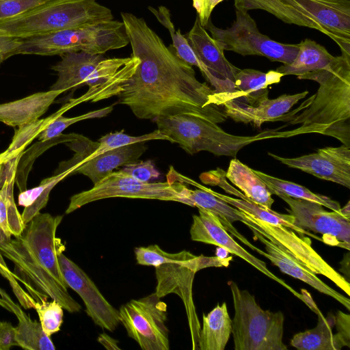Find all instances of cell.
<instances>
[{
  "mask_svg": "<svg viewBox=\"0 0 350 350\" xmlns=\"http://www.w3.org/2000/svg\"><path fill=\"white\" fill-rule=\"evenodd\" d=\"M8 295L0 288V305L11 312L9 305L5 301V299Z\"/></svg>",
  "mask_w": 350,
  "mask_h": 350,
  "instance_id": "obj_51",
  "label": "cell"
},
{
  "mask_svg": "<svg viewBox=\"0 0 350 350\" xmlns=\"http://www.w3.org/2000/svg\"><path fill=\"white\" fill-rule=\"evenodd\" d=\"M198 213L193 215V221L189 231L192 241L214 245L225 249L228 253L235 254L270 279L278 282L305 303L302 294L297 292L284 280L275 275L268 269L264 261L257 258L242 247L226 231L215 215L202 208H198Z\"/></svg>",
  "mask_w": 350,
  "mask_h": 350,
  "instance_id": "obj_16",
  "label": "cell"
},
{
  "mask_svg": "<svg viewBox=\"0 0 350 350\" xmlns=\"http://www.w3.org/2000/svg\"><path fill=\"white\" fill-rule=\"evenodd\" d=\"M245 220L265 237L286 250L315 274L325 276L347 295H350L349 282L332 268L312 247L307 237H298L291 229L267 223L243 212Z\"/></svg>",
  "mask_w": 350,
  "mask_h": 350,
  "instance_id": "obj_13",
  "label": "cell"
},
{
  "mask_svg": "<svg viewBox=\"0 0 350 350\" xmlns=\"http://www.w3.org/2000/svg\"><path fill=\"white\" fill-rule=\"evenodd\" d=\"M306 15L340 47L350 53V0H281Z\"/></svg>",
  "mask_w": 350,
  "mask_h": 350,
  "instance_id": "obj_17",
  "label": "cell"
},
{
  "mask_svg": "<svg viewBox=\"0 0 350 350\" xmlns=\"http://www.w3.org/2000/svg\"><path fill=\"white\" fill-rule=\"evenodd\" d=\"M49 0H0V21L12 18Z\"/></svg>",
  "mask_w": 350,
  "mask_h": 350,
  "instance_id": "obj_43",
  "label": "cell"
},
{
  "mask_svg": "<svg viewBox=\"0 0 350 350\" xmlns=\"http://www.w3.org/2000/svg\"><path fill=\"white\" fill-rule=\"evenodd\" d=\"M234 310L232 334L235 350H286L282 341L284 316L260 308L247 290L228 282Z\"/></svg>",
  "mask_w": 350,
  "mask_h": 350,
  "instance_id": "obj_7",
  "label": "cell"
},
{
  "mask_svg": "<svg viewBox=\"0 0 350 350\" xmlns=\"http://www.w3.org/2000/svg\"><path fill=\"white\" fill-rule=\"evenodd\" d=\"M10 158L7 156L5 151L0 153V187L2 185V182L4 177L5 163L7 160Z\"/></svg>",
  "mask_w": 350,
  "mask_h": 350,
  "instance_id": "obj_50",
  "label": "cell"
},
{
  "mask_svg": "<svg viewBox=\"0 0 350 350\" xmlns=\"http://www.w3.org/2000/svg\"><path fill=\"white\" fill-rule=\"evenodd\" d=\"M231 260L232 256L221 258L217 256H196L185 250L180 259L155 267V293L160 298L174 293L182 299L186 310L193 350L198 349L200 330L192 293L195 274L200 269L210 267H228Z\"/></svg>",
  "mask_w": 350,
  "mask_h": 350,
  "instance_id": "obj_8",
  "label": "cell"
},
{
  "mask_svg": "<svg viewBox=\"0 0 350 350\" xmlns=\"http://www.w3.org/2000/svg\"><path fill=\"white\" fill-rule=\"evenodd\" d=\"M283 76L276 70L263 72L250 68L240 69L234 80V92L227 101L234 100L255 106L269 98L267 87L279 83Z\"/></svg>",
  "mask_w": 350,
  "mask_h": 350,
  "instance_id": "obj_28",
  "label": "cell"
},
{
  "mask_svg": "<svg viewBox=\"0 0 350 350\" xmlns=\"http://www.w3.org/2000/svg\"><path fill=\"white\" fill-rule=\"evenodd\" d=\"M289 206L286 211L294 218V224L306 231L323 234L324 243L349 250L350 219L340 211H327L321 204L308 200L278 196Z\"/></svg>",
  "mask_w": 350,
  "mask_h": 350,
  "instance_id": "obj_14",
  "label": "cell"
},
{
  "mask_svg": "<svg viewBox=\"0 0 350 350\" xmlns=\"http://www.w3.org/2000/svg\"><path fill=\"white\" fill-rule=\"evenodd\" d=\"M58 260L64 279L68 286L81 298L85 312L93 322L109 332L114 331L119 323V312L103 295L94 282L75 262L63 252Z\"/></svg>",
  "mask_w": 350,
  "mask_h": 350,
  "instance_id": "obj_15",
  "label": "cell"
},
{
  "mask_svg": "<svg viewBox=\"0 0 350 350\" xmlns=\"http://www.w3.org/2000/svg\"><path fill=\"white\" fill-rule=\"evenodd\" d=\"M70 174L68 171L54 174L48 178V183L42 193L40 197L29 206L25 207L21 214L23 223L27 224L40 211L44 208L49 201V194L53 188L62 180Z\"/></svg>",
  "mask_w": 350,
  "mask_h": 350,
  "instance_id": "obj_41",
  "label": "cell"
},
{
  "mask_svg": "<svg viewBox=\"0 0 350 350\" xmlns=\"http://www.w3.org/2000/svg\"><path fill=\"white\" fill-rule=\"evenodd\" d=\"M254 172L263 180L272 194L285 195L293 198L314 202L332 211H340V204L327 196L314 193L308 188L297 183L282 180L258 170Z\"/></svg>",
  "mask_w": 350,
  "mask_h": 350,
  "instance_id": "obj_36",
  "label": "cell"
},
{
  "mask_svg": "<svg viewBox=\"0 0 350 350\" xmlns=\"http://www.w3.org/2000/svg\"><path fill=\"white\" fill-rule=\"evenodd\" d=\"M132 49L139 63L118 95L139 119L188 114L221 123L228 116L218 94L196 77L193 67L176 54L143 18L121 12Z\"/></svg>",
  "mask_w": 350,
  "mask_h": 350,
  "instance_id": "obj_1",
  "label": "cell"
},
{
  "mask_svg": "<svg viewBox=\"0 0 350 350\" xmlns=\"http://www.w3.org/2000/svg\"><path fill=\"white\" fill-rule=\"evenodd\" d=\"M297 78L317 82L319 89L300 113L282 118L288 124H301L304 134L331 136L350 147V53H341L325 68Z\"/></svg>",
  "mask_w": 350,
  "mask_h": 350,
  "instance_id": "obj_3",
  "label": "cell"
},
{
  "mask_svg": "<svg viewBox=\"0 0 350 350\" xmlns=\"http://www.w3.org/2000/svg\"><path fill=\"white\" fill-rule=\"evenodd\" d=\"M340 213L347 217V219H350V202L349 201L347 204L343 207L340 208Z\"/></svg>",
  "mask_w": 350,
  "mask_h": 350,
  "instance_id": "obj_52",
  "label": "cell"
},
{
  "mask_svg": "<svg viewBox=\"0 0 350 350\" xmlns=\"http://www.w3.org/2000/svg\"><path fill=\"white\" fill-rule=\"evenodd\" d=\"M63 92L49 90L0 104V122L18 127L36 120L46 113L55 98Z\"/></svg>",
  "mask_w": 350,
  "mask_h": 350,
  "instance_id": "obj_25",
  "label": "cell"
},
{
  "mask_svg": "<svg viewBox=\"0 0 350 350\" xmlns=\"http://www.w3.org/2000/svg\"><path fill=\"white\" fill-rule=\"evenodd\" d=\"M308 94V91H304L295 94H283L274 99L268 98L255 106L229 100L225 102L223 107L228 118L237 122L252 123L260 128L266 122L280 120Z\"/></svg>",
  "mask_w": 350,
  "mask_h": 350,
  "instance_id": "obj_23",
  "label": "cell"
},
{
  "mask_svg": "<svg viewBox=\"0 0 350 350\" xmlns=\"http://www.w3.org/2000/svg\"><path fill=\"white\" fill-rule=\"evenodd\" d=\"M235 20L226 29L213 25L210 19L204 27L211 37L217 40L224 51H233L241 55H260L272 62L289 64L295 58L299 44H284L262 33L256 21L248 12L235 10Z\"/></svg>",
  "mask_w": 350,
  "mask_h": 350,
  "instance_id": "obj_9",
  "label": "cell"
},
{
  "mask_svg": "<svg viewBox=\"0 0 350 350\" xmlns=\"http://www.w3.org/2000/svg\"><path fill=\"white\" fill-rule=\"evenodd\" d=\"M184 251L169 253L163 250L158 245H150L147 247H135L134 253L137 264L152 266L155 268L162 264L180 259Z\"/></svg>",
  "mask_w": 350,
  "mask_h": 350,
  "instance_id": "obj_40",
  "label": "cell"
},
{
  "mask_svg": "<svg viewBox=\"0 0 350 350\" xmlns=\"http://www.w3.org/2000/svg\"><path fill=\"white\" fill-rule=\"evenodd\" d=\"M62 219L63 215L40 212L18 237L0 243V252L13 262L15 279L34 302L51 299L68 312H79L81 306L68 291L57 257L65 250L56 236Z\"/></svg>",
  "mask_w": 350,
  "mask_h": 350,
  "instance_id": "obj_2",
  "label": "cell"
},
{
  "mask_svg": "<svg viewBox=\"0 0 350 350\" xmlns=\"http://www.w3.org/2000/svg\"><path fill=\"white\" fill-rule=\"evenodd\" d=\"M148 8L157 21L168 30L172 40V46L176 55L189 65L195 66L200 69L206 81L213 87L220 100L228 97L230 91L227 87L210 72L198 59L185 36L181 33L179 29L178 30L175 29L170 10L163 5L159 6L157 9L152 6H148Z\"/></svg>",
  "mask_w": 350,
  "mask_h": 350,
  "instance_id": "obj_26",
  "label": "cell"
},
{
  "mask_svg": "<svg viewBox=\"0 0 350 350\" xmlns=\"http://www.w3.org/2000/svg\"><path fill=\"white\" fill-rule=\"evenodd\" d=\"M310 308L318 315L317 325L294 335L291 345L299 350H340L345 346L344 343L337 334H333L332 330L335 317L325 318L314 301Z\"/></svg>",
  "mask_w": 350,
  "mask_h": 350,
  "instance_id": "obj_29",
  "label": "cell"
},
{
  "mask_svg": "<svg viewBox=\"0 0 350 350\" xmlns=\"http://www.w3.org/2000/svg\"><path fill=\"white\" fill-rule=\"evenodd\" d=\"M22 40L9 37H0V64L16 55Z\"/></svg>",
  "mask_w": 350,
  "mask_h": 350,
  "instance_id": "obj_48",
  "label": "cell"
},
{
  "mask_svg": "<svg viewBox=\"0 0 350 350\" xmlns=\"http://www.w3.org/2000/svg\"><path fill=\"white\" fill-rule=\"evenodd\" d=\"M185 186L178 182L143 183L120 170L112 172L92 189L73 195L65 213L69 214L89 203L110 198L174 201L188 205L183 194Z\"/></svg>",
  "mask_w": 350,
  "mask_h": 350,
  "instance_id": "obj_10",
  "label": "cell"
},
{
  "mask_svg": "<svg viewBox=\"0 0 350 350\" xmlns=\"http://www.w3.org/2000/svg\"><path fill=\"white\" fill-rule=\"evenodd\" d=\"M334 57L323 46L306 38L299 43V51L293 61L289 64L279 66L276 71L284 76L299 77L325 68Z\"/></svg>",
  "mask_w": 350,
  "mask_h": 350,
  "instance_id": "obj_32",
  "label": "cell"
},
{
  "mask_svg": "<svg viewBox=\"0 0 350 350\" xmlns=\"http://www.w3.org/2000/svg\"><path fill=\"white\" fill-rule=\"evenodd\" d=\"M77 105L75 100L71 99L57 111L55 118L38 135L37 138L39 141L44 142L59 137L66 129L77 122L86 119L103 118L113 110V106H109L75 117L67 118L62 116L64 112Z\"/></svg>",
  "mask_w": 350,
  "mask_h": 350,
  "instance_id": "obj_37",
  "label": "cell"
},
{
  "mask_svg": "<svg viewBox=\"0 0 350 350\" xmlns=\"http://www.w3.org/2000/svg\"><path fill=\"white\" fill-rule=\"evenodd\" d=\"M98 341L107 349H121V348L118 346V341L105 333L99 334L98 337Z\"/></svg>",
  "mask_w": 350,
  "mask_h": 350,
  "instance_id": "obj_49",
  "label": "cell"
},
{
  "mask_svg": "<svg viewBox=\"0 0 350 350\" xmlns=\"http://www.w3.org/2000/svg\"><path fill=\"white\" fill-rule=\"evenodd\" d=\"M201 181L206 185H217L221 187L226 193L234 195L241 199L248 200L245 196L237 190L232 186L230 185L226 180V172L221 169L217 168L202 173L200 176ZM249 201V200H248Z\"/></svg>",
  "mask_w": 350,
  "mask_h": 350,
  "instance_id": "obj_44",
  "label": "cell"
},
{
  "mask_svg": "<svg viewBox=\"0 0 350 350\" xmlns=\"http://www.w3.org/2000/svg\"><path fill=\"white\" fill-rule=\"evenodd\" d=\"M280 163L319 178L350 188V147H325L316 152L295 158H284L268 152Z\"/></svg>",
  "mask_w": 350,
  "mask_h": 350,
  "instance_id": "obj_18",
  "label": "cell"
},
{
  "mask_svg": "<svg viewBox=\"0 0 350 350\" xmlns=\"http://www.w3.org/2000/svg\"><path fill=\"white\" fill-rule=\"evenodd\" d=\"M113 20L111 10L96 0H49L0 21V37L24 40L55 31Z\"/></svg>",
  "mask_w": 350,
  "mask_h": 350,
  "instance_id": "obj_4",
  "label": "cell"
},
{
  "mask_svg": "<svg viewBox=\"0 0 350 350\" xmlns=\"http://www.w3.org/2000/svg\"><path fill=\"white\" fill-rule=\"evenodd\" d=\"M167 140L172 143L171 139L162 133L159 129L141 136H131L123 131L110 133L103 136L98 142H94L80 135H75L72 140L66 142V145L75 152L74 157L59 163L54 174L68 171L72 174L75 170L83 163L112 149L126 145L150 140Z\"/></svg>",
  "mask_w": 350,
  "mask_h": 350,
  "instance_id": "obj_20",
  "label": "cell"
},
{
  "mask_svg": "<svg viewBox=\"0 0 350 350\" xmlns=\"http://www.w3.org/2000/svg\"><path fill=\"white\" fill-rule=\"evenodd\" d=\"M119 319L143 350H169L167 304L155 293L122 305Z\"/></svg>",
  "mask_w": 350,
  "mask_h": 350,
  "instance_id": "obj_11",
  "label": "cell"
},
{
  "mask_svg": "<svg viewBox=\"0 0 350 350\" xmlns=\"http://www.w3.org/2000/svg\"><path fill=\"white\" fill-rule=\"evenodd\" d=\"M120 170L130 177L143 183H149L159 177L160 173L151 160L131 162L122 165Z\"/></svg>",
  "mask_w": 350,
  "mask_h": 350,
  "instance_id": "obj_42",
  "label": "cell"
},
{
  "mask_svg": "<svg viewBox=\"0 0 350 350\" xmlns=\"http://www.w3.org/2000/svg\"><path fill=\"white\" fill-rule=\"evenodd\" d=\"M144 142L131 144L107 151L81 164L75 170L73 174H82L95 184L118 167L136 161L146 150Z\"/></svg>",
  "mask_w": 350,
  "mask_h": 350,
  "instance_id": "obj_27",
  "label": "cell"
},
{
  "mask_svg": "<svg viewBox=\"0 0 350 350\" xmlns=\"http://www.w3.org/2000/svg\"><path fill=\"white\" fill-rule=\"evenodd\" d=\"M228 254V252L227 250L220 247H218L216 250V256L221 258L227 257Z\"/></svg>",
  "mask_w": 350,
  "mask_h": 350,
  "instance_id": "obj_53",
  "label": "cell"
},
{
  "mask_svg": "<svg viewBox=\"0 0 350 350\" xmlns=\"http://www.w3.org/2000/svg\"><path fill=\"white\" fill-rule=\"evenodd\" d=\"M158 129L187 153L207 151L217 156L235 157L243 147L256 141L301 135L299 129L265 130L252 136H239L224 131L216 123L188 115L175 114L155 120Z\"/></svg>",
  "mask_w": 350,
  "mask_h": 350,
  "instance_id": "obj_5",
  "label": "cell"
},
{
  "mask_svg": "<svg viewBox=\"0 0 350 350\" xmlns=\"http://www.w3.org/2000/svg\"><path fill=\"white\" fill-rule=\"evenodd\" d=\"M18 346L16 340V327L7 321H0V350H9Z\"/></svg>",
  "mask_w": 350,
  "mask_h": 350,
  "instance_id": "obj_47",
  "label": "cell"
},
{
  "mask_svg": "<svg viewBox=\"0 0 350 350\" xmlns=\"http://www.w3.org/2000/svg\"><path fill=\"white\" fill-rule=\"evenodd\" d=\"M208 190L219 199L226 202L228 204L237 208V209L247 213L255 218L271 224L275 226H282L287 228L295 230L301 237L309 235L315 239L323 241L322 239L314 235L309 231L303 230L294 224V218L291 214H282L277 213L271 208H267L258 205L254 202L243 200L241 198H234L218 192H216L209 188Z\"/></svg>",
  "mask_w": 350,
  "mask_h": 350,
  "instance_id": "obj_35",
  "label": "cell"
},
{
  "mask_svg": "<svg viewBox=\"0 0 350 350\" xmlns=\"http://www.w3.org/2000/svg\"><path fill=\"white\" fill-rule=\"evenodd\" d=\"M23 152L11 157L5 163L4 177L0 187V243L10 239L12 236L18 237L26 226L14 198L16 172Z\"/></svg>",
  "mask_w": 350,
  "mask_h": 350,
  "instance_id": "obj_24",
  "label": "cell"
},
{
  "mask_svg": "<svg viewBox=\"0 0 350 350\" xmlns=\"http://www.w3.org/2000/svg\"><path fill=\"white\" fill-rule=\"evenodd\" d=\"M166 177L167 181L170 183L178 182L196 187L198 189L194 190L189 189L186 185L183 188V194L187 200L188 205L202 208L211 212L219 219L230 235L235 237L252 250L263 255L265 252L253 245L232 226L234 221H240L243 223L245 221V217L243 211L219 199L211 193L207 187L178 172L173 166H170Z\"/></svg>",
  "mask_w": 350,
  "mask_h": 350,
  "instance_id": "obj_19",
  "label": "cell"
},
{
  "mask_svg": "<svg viewBox=\"0 0 350 350\" xmlns=\"http://www.w3.org/2000/svg\"><path fill=\"white\" fill-rule=\"evenodd\" d=\"M226 178L238 187L249 201L271 208L274 202L272 193L254 170L233 159L226 172Z\"/></svg>",
  "mask_w": 350,
  "mask_h": 350,
  "instance_id": "obj_31",
  "label": "cell"
},
{
  "mask_svg": "<svg viewBox=\"0 0 350 350\" xmlns=\"http://www.w3.org/2000/svg\"><path fill=\"white\" fill-rule=\"evenodd\" d=\"M224 0H193V7L202 27H204L211 19L214 8Z\"/></svg>",
  "mask_w": 350,
  "mask_h": 350,
  "instance_id": "obj_45",
  "label": "cell"
},
{
  "mask_svg": "<svg viewBox=\"0 0 350 350\" xmlns=\"http://www.w3.org/2000/svg\"><path fill=\"white\" fill-rule=\"evenodd\" d=\"M131 59L105 58L103 54L83 51L64 54L62 59L51 67L58 77L50 90L64 92L82 85L92 87L104 83Z\"/></svg>",
  "mask_w": 350,
  "mask_h": 350,
  "instance_id": "obj_12",
  "label": "cell"
},
{
  "mask_svg": "<svg viewBox=\"0 0 350 350\" xmlns=\"http://www.w3.org/2000/svg\"><path fill=\"white\" fill-rule=\"evenodd\" d=\"M5 301L11 312L18 318V324L16 327V340L18 346L28 350H54L55 347L42 329L40 323L32 320L9 297Z\"/></svg>",
  "mask_w": 350,
  "mask_h": 350,
  "instance_id": "obj_34",
  "label": "cell"
},
{
  "mask_svg": "<svg viewBox=\"0 0 350 350\" xmlns=\"http://www.w3.org/2000/svg\"><path fill=\"white\" fill-rule=\"evenodd\" d=\"M235 10L248 12L262 10L288 24L314 29L326 35L323 28L314 21L281 0H234Z\"/></svg>",
  "mask_w": 350,
  "mask_h": 350,
  "instance_id": "obj_33",
  "label": "cell"
},
{
  "mask_svg": "<svg viewBox=\"0 0 350 350\" xmlns=\"http://www.w3.org/2000/svg\"><path fill=\"white\" fill-rule=\"evenodd\" d=\"M185 37L198 59L229 90L230 94L225 102L227 101L234 92V80L240 69L226 58L221 45L201 25L198 16Z\"/></svg>",
  "mask_w": 350,
  "mask_h": 350,
  "instance_id": "obj_21",
  "label": "cell"
},
{
  "mask_svg": "<svg viewBox=\"0 0 350 350\" xmlns=\"http://www.w3.org/2000/svg\"><path fill=\"white\" fill-rule=\"evenodd\" d=\"M129 44L123 22L113 20L22 40L16 55L62 56L79 51L103 55Z\"/></svg>",
  "mask_w": 350,
  "mask_h": 350,
  "instance_id": "obj_6",
  "label": "cell"
},
{
  "mask_svg": "<svg viewBox=\"0 0 350 350\" xmlns=\"http://www.w3.org/2000/svg\"><path fill=\"white\" fill-rule=\"evenodd\" d=\"M253 232L254 239L260 241L265 246L266 252L262 256L271 260L280 270L287 275L300 280L309 284L318 291L332 297L345 307L350 310V300L336 291L321 280L316 274L286 250L280 247L273 241L265 237L251 224L243 222Z\"/></svg>",
  "mask_w": 350,
  "mask_h": 350,
  "instance_id": "obj_22",
  "label": "cell"
},
{
  "mask_svg": "<svg viewBox=\"0 0 350 350\" xmlns=\"http://www.w3.org/2000/svg\"><path fill=\"white\" fill-rule=\"evenodd\" d=\"M232 334V319L226 304H217L206 315L203 314L198 349L224 350Z\"/></svg>",
  "mask_w": 350,
  "mask_h": 350,
  "instance_id": "obj_30",
  "label": "cell"
},
{
  "mask_svg": "<svg viewBox=\"0 0 350 350\" xmlns=\"http://www.w3.org/2000/svg\"><path fill=\"white\" fill-rule=\"evenodd\" d=\"M38 315L40 323L44 333L51 336L59 331L63 323V308L59 302L51 299V301L35 302L33 308Z\"/></svg>",
  "mask_w": 350,
  "mask_h": 350,
  "instance_id": "obj_39",
  "label": "cell"
},
{
  "mask_svg": "<svg viewBox=\"0 0 350 350\" xmlns=\"http://www.w3.org/2000/svg\"><path fill=\"white\" fill-rule=\"evenodd\" d=\"M57 112L49 117L42 119H37L31 122L18 126L15 129L14 135L8 148L5 150L8 157L22 152L25 147L34 138L37 137L44 127L57 116Z\"/></svg>",
  "mask_w": 350,
  "mask_h": 350,
  "instance_id": "obj_38",
  "label": "cell"
},
{
  "mask_svg": "<svg viewBox=\"0 0 350 350\" xmlns=\"http://www.w3.org/2000/svg\"><path fill=\"white\" fill-rule=\"evenodd\" d=\"M335 317L334 325L337 334L342 339L344 345L350 347V316L349 314L338 311Z\"/></svg>",
  "mask_w": 350,
  "mask_h": 350,
  "instance_id": "obj_46",
  "label": "cell"
}]
</instances>
